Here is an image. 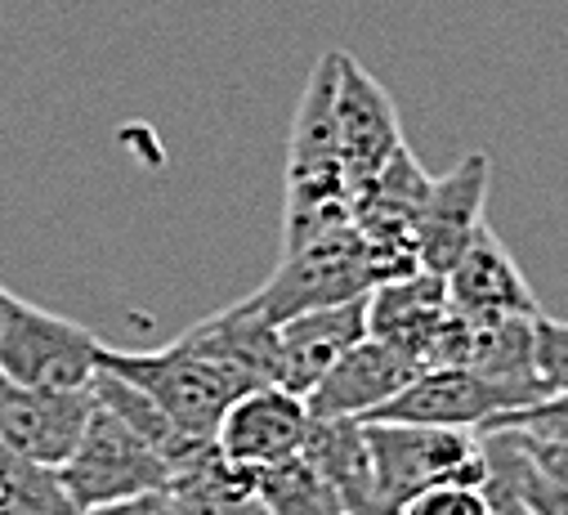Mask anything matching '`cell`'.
I'll return each mask as SVG.
<instances>
[{
    "mask_svg": "<svg viewBox=\"0 0 568 515\" xmlns=\"http://www.w3.org/2000/svg\"><path fill=\"white\" fill-rule=\"evenodd\" d=\"M332 90H336V54H323L292 125L287 153V211H282V251H296L332 229L354 224V198L336 144L332 121Z\"/></svg>",
    "mask_w": 568,
    "mask_h": 515,
    "instance_id": "cell-1",
    "label": "cell"
},
{
    "mask_svg": "<svg viewBox=\"0 0 568 515\" xmlns=\"http://www.w3.org/2000/svg\"><path fill=\"white\" fill-rule=\"evenodd\" d=\"M381 511L398 515L416 493L435 484H484L488 453L475 431L412 426V422H363Z\"/></svg>",
    "mask_w": 568,
    "mask_h": 515,
    "instance_id": "cell-2",
    "label": "cell"
},
{
    "mask_svg": "<svg viewBox=\"0 0 568 515\" xmlns=\"http://www.w3.org/2000/svg\"><path fill=\"white\" fill-rule=\"evenodd\" d=\"M99 367L139 385L189 440H215L220 417L242 395V385L224 367L193 354L184 341H171L166 350H108L103 345Z\"/></svg>",
    "mask_w": 568,
    "mask_h": 515,
    "instance_id": "cell-3",
    "label": "cell"
},
{
    "mask_svg": "<svg viewBox=\"0 0 568 515\" xmlns=\"http://www.w3.org/2000/svg\"><path fill=\"white\" fill-rule=\"evenodd\" d=\"M372 292V270H367V251L354 224L332 229L296 251H282L277 270L268 274L264 287L251 292V305L268 323H287L310 310L345 305Z\"/></svg>",
    "mask_w": 568,
    "mask_h": 515,
    "instance_id": "cell-4",
    "label": "cell"
},
{
    "mask_svg": "<svg viewBox=\"0 0 568 515\" xmlns=\"http://www.w3.org/2000/svg\"><path fill=\"white\" fill-rule=\"evenodd\" d=\"M99 359L103 341L90 327L10 296L6 323H0V372L10 381L37 385V391H90Z\"/></svg>",
    "mask_w": 568,
    "mask_h": 515,
    "instance_id": "cell-5",
    "label": "cell"
},
{
    "mask_svg": "<svg viewBox=\"0 0 568 515\" xmlns=\"http://www.w3.org/2000/svg\"><path fill=\"white\" fill-rule=\"evenodd\" d=\"M59 479L77 511H94L149 488H166L171 466L166 457L139 440L125 422H116L108 408H90L68 462L59 466Z\"/></svg>",
    "mask_w": 568,
    "mask_h": 515,
    "instance_id": "cell-6",
    "label": "cell"
},
{
    "mask_svg": "<svg viewBox=\"0 0 568 515\" xmlns=\"http://www.w3.org/2000/svg\"><path fill=\"white\" fill-rule=\"evenodd\" d=\"M532 408L528 395L497 385L470 367H420L403 391L381 404L367 422H412V426H448V431H484L488 422Z\"/></svg>",
    "mask_w": 568,
    "mask_h": 515,
    "instance_id": "cell-7",
    "label": "cell"
},
{
    "mask_svg": "<svg viewBox=\"0 0 568 515\" xmlns=\"http://www.w3.org/2000/svg\"><path fill=\"white\" fill-rule=\"evenodd\" d=\"M332 121H336V144H341V162H345V180L354 198L403 149V125H398L389 90L372 72H363L354 54H336Z\"/></svg>",
    "mask_w": 568,
    "mask_h": 515,
    "instance_id": "cell-8",
    "label": "cell"
},
{
    "mask_svg": "<svg viewBox=\"0 0 568 515\" xmlns=\"http://www.w3.org/2000/svg\"><path fill=\"white\" fill-rule=\"evenodd\" d=\"M488 180H493V158L488 153H466L448 175L430 180L416 220H412V242H416V265L425 274H448L470 238L488 224L484 202H488Z\"/></svg>",
    "mask_w": 568,
    "mask_h": 515,
    "instance_id": "cell-9",
    "label": "cell"
},
{
    "mask_svg": "<svg viewBox=\"0 0 568 515\" xmlns=\"http://www.w3.org/2000/svg\"><path fill=\"white\" fill-rule=\"evenodd\" d=\"M90 408V391H37V385H19L0 372V448L63 466Z\"/></svg>",
    "mask_w": 568,
    "mask_h": 515,
    "instance_id": "cell-10",
    "label": "cell"
},
{
    "mask_svg": "<svg viewBox=\"0 0 568 515\" xmlns=\"http://www.w3.org/2000/svg\"><path fill=\"white\" fill-rule=\"evenodd\" d=\"M310 431V404L282 385H255V391H242L229 413L215 426V448L246 466V471H264L282 457H296L301 440Z\"/></svg>",
    "mask_w": 568,
    "mask_h": 515,
    "instance_id": "cell-11",
    "label": "cell"
},
{
    "mask_svg": "<svg viewBox=\"0 0 568 515\" xmlns=\"http://www.w3.org/2000/svg\"><path fill=\"white\" fill-rule=\"evenodd\" d=\"M416 372H420V363H412L398 350L363 336L318 376V385L305 395L310 417H354V422H367L381 404H389L403 391Z\"/></svg>",
    "mask_w": 568,
    "mask_h": 515,
    "instance_id": "cell-12",
    "label": "cell"
},
{
    "mask_svg": "<svg viewBox=\"0 0 568 515\" xmlns=\"http://www.w3.org/2000/svg\"><path fill=\"white\" fill-rule=\"evenodd\" d=\"M363 336H367V296L277 323V385L305 400L318 385V376Z\"/></svg>",
    "mask_w": 568,
    "mask_h": 515,
    "instance_id": "cell-13",
    "label": "cell"
},
{
    "mask_svg": "<svg viewBox=\"0 0 568 515\" xmlns=\"http://www.w3.org/2000/svg\"><path fill=\"white\" fill-rule=\"evenodd\" d=\"M180 341L193 354H202L215 367H224L242 385V391H255V385H277V323H268L251 305V296L206 314Z\"/></svg>",
    "mask_w": 568,
    "mask_h": 515,
    "instance_id": "cell-14",
    "label": "cell"
},
{
    "mask_svg": "<svg viewBox=\"0 0 568 515\" xmlns=\"http://www.w3.org/2000/svg\"><path fill=\"white\" fill-rule=\"evenodd\" d=\"M448 314V283L439 274H407L367 292V336L398 350L412 363H430V345Z\"/></svg>",
    "mask_w": 568,
    "mask_h": 515,
    "instance_id": "cell-15",
    "label": "cell"
},
{
    "mask_svg": "<svg viewBox=\"0 0 568 515\" xmlns=\"http://www.w3.org/2000/svg\"><path fill=\"white\" fill-rule=\"evenodd\" d=\"M444 283H448V305L462 314H475V319H493V314L537 319L541 314V301L532 296L524 270L515 265V255L488 224L470 238L462 261L444 274Z\"/></svg>",
    "mask_w": 568,
    "mask_h": 515,
    "instance_id": "cell-16",
    "label": "cell"
},
{
    "mask_svg": "<svg viewBox=\"0 0 568 515\" xmlns=\"http://www.w3.org/2000/svg\"><path fill=\"white\" fill-rule=\"evenodd\" d=\"M301 457L323 475V484L341 497V506L349 515H385L363 422H354V417H310V431L301 440Z\"/></svg>",
    "mask_w": 568,
    "mask_h": 515,
    "instance_id": "cell-17",
    "label": "cell"
},
{
    "mask_svg": "<svg viewBox=\"0 0 568 515\" xmlns=\"http://www.w3.org/2000/svg\"><path fill=\"white\" fill-rule=\"evenodd\" d=\"M166 488L184 515H268L255 493V471L229 462L211 440L171 462Z\"/></svg>",
    "mask_w": 568,
    "mask_h": 515,
    "instance_id": "cell-18",
    "label": "cell"
},
{
    "mask_svg": "<svg viewBox=\"0 0 568 515\" xmlns=\"http://www.w3.org/2000/svg\"><path fill=\"white\" fill-rule=\"evenodd\" d=\"M90 395H94V404L99 408H108L116 422H125L139 440L144 444H153L162 457H166V466L171 462H180L193 444H202V440H189L144 391H139V385H130L125 376H116V372H108V367H99L94 372V381H90Z\"/></svg>",
    "mask_w": 568,
    "mask_h": 515,
    "instance_id": "cell-19",
    "label": "cell"
},
{
    "mask_svg": "<svg viewBox=\"0 0 568 515\" xmlns=\"http://www.w3.org/2000/svg\"><path fill=\"white\" fill-rule=\"evenodd\" d=\"M255 493L268 515H349L301 453L255 471Z\"/></svg>",
    "mask_w": 568,
    "mask_h": 515,
    "instance_id": "cell-20",
    "label": "cell"
},
{
    "mask_svg": "<svg viewBox=\"0 0 568 515\" xmlns=\"http://www.w3.org/2000/svg\"><path fill=\"white\" fill-rule=\"evenodd\" d=\"M0 515H81L59 479V466L0 448Z\"/></svg>",
    "mask_w": 568,
    "mask_h": 515,
    "instance_id": "cell-21",
    "label": "cell"
},
{
    "mask_svg": "<svg viewBox=\"0 0 568 515\" xmlns=\"http://www.w3.org/2000/svg\"><path fill=\"white\" fill-rule=\"evenodd\" d=\"M532 359L546 385V400L568 395V323L564 319H550V314L532 319Z\"/></svg>",
    "mask_w": 568,
    "mask_h": 515,
    "instance_id": "cell-22",
    "label": "cell"
},
{
    "mask_svg": "<svg viewBox=\"0 0 568 515\" xmlns=\"http://www.w3.org/2000/svg\"><path fill=\"white\" fill-rule=\"evenodd\" d=\"M398 515H488L484 484H435L416 493Z\"/></svg>",
    "mask_w": 568,
    "mask_h": 515,
    "instance_id": "cell-23",
    "label": "cell"
},
{
    "mask_svg": "<svg viewBox=\"0 0 568 515\" xmlns=\"http://www.w3.org/2000/svg\"><path fill=\"white\" fill-rule=\"evenodd\" d=\"M515 435L524 440L532 462L550 475V484H559L568 493V435H541V431H515Z\"/></svg>",
    "mask_w": 568,
    "mask_h": 515,
    "instance_id": "cell-24",
    "label": "cell"
},
{
    "mask_svg": "<svg viewBox=\"0 0 568 515\" xmlns=\"http://www.w3.org/2000/svg\"><path fill=\"white\" fill-rule=\"evenodd\" d=\"M81 515H184V511L171 497V488H149V493H134V497H121V502H108Z\"/></svg>",
    "mask_w": 568,
    "mask_h": 515,
    "instance_id": "cell-25",
    "label": "cell"
},
{
    "mask_svg": "<svg viewBox=\"0 0 568 515\" xmlns=\"http://www.w3.org/2000/svg\"><path fill=\"white\" fill-rule=\"evenodd\" d=\"M546 422H568V395H555V400H541V404H532V408L506 413V417L488 422L479 435H488V431H524V426H546Z\"/></svg>",
    "mask_w": 568,
    "mask_h": 515,
    "instance_id": "cell-26",
    "label": "cell"
},
{
    "mask_svg": "<svg viewBox=\"0 0 568 515\" xmlns=\"http://www.w3.org/2000/svg\"><path fill=\"white\" fill-rule=\"evenodd\" d=\"M524 431H541V435H568V422H546V426H524Z\"/></svg>",
    "mask_w": 568,
    "mask_h": 515,
    "instance_id": "cell-27",
    "label": "cell"
},
{
    "mask_svg": "<svg viewBox=\"0 0 568 515\" xmlns=\"http://www.w3.org/2000/svg\"><path fill=\"white\" fill-rule=\"evenodd\" d=\"M10 296H14V292H6V287H0V323H6V310H10Z\"/></svg>",
    "mask_w": 568,
    "mask_h": 515,
    "instance_id": "cell-28",
    "label": "cell"
}]
</instances>
